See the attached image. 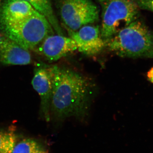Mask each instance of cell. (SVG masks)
Instances as JSON below:
<instances>
[{"label":"cell","mask_w":153,"mask_h":153,"mask_svg":"<svg viewBox=\"0 0 153 153\" xmlns=\"http://www.w3.org/2000/svg\"><path fill=\"white\" fill-rule=\"evenodd\" d=\"M140 10H146L153 13V0H137Z\"/></svg>","instance_id":"14"},{"label":"cell","mask_w":153,"mask_h":153,"mask_svg":"<svg viewBox=\"0 0 153 153\" xmlns=\"http://www.w3.org/2000/svg\"><path fill=\"white\" fill-rule=\"evenodd\" d=\"M17 143L13 128L0 130V153H13Z\"/></svg>","instance_id":"13"},{"label":"cell","mask_w":153,"mask_h":153,"mask_svg":"<svg viewBox=\"0 0 153 153\" xmlns=\"http://www.w3.org/2000/svg\"><path fill=\"white\" fill-rule=\"evenodd\" d=\"M33 7V8L47 18L57 35L63 36L58 20L55 16L50 0H24Z\"/></svg>","instance_id":"11"},{"label":"cell","mask_w":153,"mask_h":153,"mask_svg":"<svg viewBox=\"0 0 153 153\" xmlns=\"http://www.w3.org/2000/svg\"><path fill=\"white\" fill-rule=\"evenodd\" d=\"M0 62L6 65H26L32 62L29 50L4 36L0 41Z\"/></svg>","instance_id":"10"},{"label":"cell","mask_w":153,"mask_h":153,"mask_svg":"<svg viewBox=\"0 0 153 153\" xmlns=\"http://www.w3.org/2000/svg\"><path fill=\"white\" fill-rule=\"evenodd\" d=\"M35 10L24 0H4L0 7V28L22 21Z\"/></svg>","instance_id":"9"},{"label":"cell","mask_w":153,"mask_h":153,"mask_svg":"<svg viewBox=\"0 0 153 153\" xmlns=\"http://www.w3.org/2000/svg\"><path fill=\"white\" fill-rule=\"evenodd\" d=\"M147 78L149 81L153 83V67L148 72Z\"/></svg>","instance_id":"15"},{"label":"cell","mask_w":153,"mask_h":153,"mask_svg":"<svg viewBox=\"0 0 153 153\" xmlns=\"http://www.w3.org/2000/svg\"><path fill=\"white\" fill-rule=\"evenodd\" d=\"M102 8L101 36L106 42L140 17L137 0H98Z\"/></svg>","instance_id":"4"},{"label":"cell","mask_w":153,"mask_h":153,"mask_svg":"<svg viewBox=\"0 0 153 153\" xmlns=\"http://www.w3.org/2000/svg\"><path fill=\"white\" fill-rule=\"evenodd\" d=\"M59 12L66 29L73 31L93 24L99 18V10L91 0H62Z\"/></svg>","instance_id":"5"},{"label":"cell","mask_w":153,"mask_h":153,"mask_svg":"<svg viewBox=\"0 0 153 153\" xmlns=\"http://www.w3.org/2000/svg\"><path fill=\"white\" fill-rule=\"evenodd\" d=\"M50 115L60 120L84 117L90 107L92 86L85 77L67 68L53 66Z\"/></svg>","instance_id":"1"},{"label":"cell","mask_w":153,"mask_h":153,"mask_svg":"<svg viewBox=\"0 0 153 153\" xmlns=\"http://www.w3.org/2000/svg\"><path fill=\"white\" fill-rule=\"evenodd\" d=\"M66 29L70 38L76 43L77 49L85 55L98 54L106 46L99 26L85 25L76 31Z\"/></svg>","instance_id":"6"},{"label":"cell","mask_w":153,"mask_h":153,"mask_svg":"<svg viewBox=\"0 0 153 153\" xmlns=\"http://www.w3.org/2000/svg\"><path fill=\"white\" fill-rule=\"evenodd\" d=\"M2 36H1V35H0V41H1V39Z\"/></svg>","instance_id":"16"},{"label":"cell","mask_w":153,"mask_h":153,"mask_svg":"<svg viewBox=\"0 0 153 153\" xmlns=\"http://www.w3.org/2000/svg\"><path fill=\"white\" fill-rule=\"evenodd\" d=\"M53 66L39 67L35 69L32 84L41 100V114L47 122L51 119L50 104L53 88Z\"/></svg>","instance_id":"7"},{"label":"cell","mask_w":153,"mask_h":153,"mask_svg":"<svg viewBox=\"0 0 153 153\" xmlns=\"http://www.w3.org/2000/svg\"><path fill=\"white\" fill-rule=\"evenodd\" d=\"M110 51L121 57L153 58V31L139 18L106 42Z\"/></svg>","instance_id":"2"},{"label":"cell","mask_w":153,"mask_h":153,"mask_svg":"<svg viewBox=\"0 0 153 153\" xmlns=\"http://www.w3.org/2000/svg\"><path fill=\"white\" fill-rule=\"evenodd\" d=\"M13 153H49L47 148L36 140L25 138L17 143Z\"/></svg>","instance_id":"12"},{"label":"cell","mask_w":153,"mask_h":153,"mask_svg":"<svg viewBox=\"0 0 153 153\" xmlns=\"http://www.w3.org/2000/svg\"><path fill=\"white\" fill-rule=\"evenodd\" d=\"M37 52L49 61H56L77 49L75 41L61 35H50L38 45Z\"/></svg>","instance_id":"8"},{"label":"cell","mask_w":153,"mask_h":153,"mask_svg":"<svg viewBox=\"0 0 153 153\" xmlns=\"http://www.w3.org/2000/svg\"><path fill=\"white\" fill-rule=\"evenodd\" d=\"M53 30L47 18L36 10L22 21L0 28L4 36L28 50L36 48L47 36L54 34Z\"/></svg>","instance_id":"3"}]
</instances>
